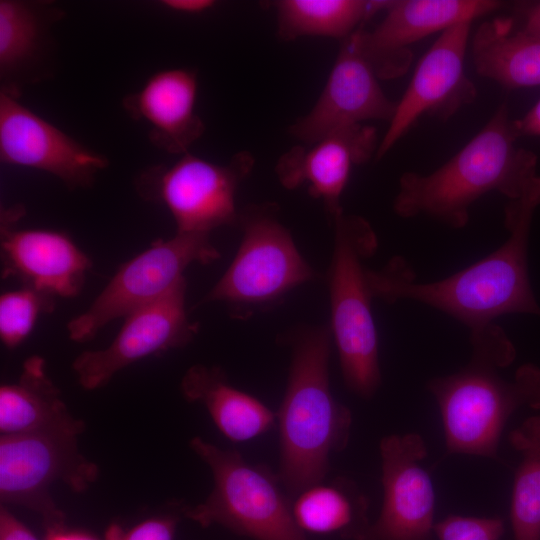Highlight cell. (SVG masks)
Returning a JSON list of instances; mask_svg holds the SVG:
<instances>
[{
    "label": "cell",
    "instance_id": "7c38bea8",
    "mask_svg": "<svg viewBox=\"0 0 540 540\" xmlns=\"http://www.w3.org/2000/svg\"><path fill=\"white\" fill-rule=\"evenodd\" d=\"M471 23H461L440 33L418 62L375 155L382 159L427 114L447 121L472 103L477 90L465 73V55Z\"/></svg>",
    "mask_w": 540,
    "mask_h": 540
},
{
    "label": "cell",
    "instance_id": "836d02e7",
    "mask_svg": "<svg viewBox=\"0 0 540 540\" xmlns=\"http://www.w3.org/2000/svg\"><path fill=\"white\" fill-rule=\"evenodd\" d=\"M45 540H98L95 536L80 530L68 529L65 526L46 530Z\"/></svg>",
    "mask_w": 540,
    "mask_h": 540
},
{
    "label": "cell",
    "instance_id": "277c9868",
    "mask_svg": "<svg viewBox=\"0 0 540 540\" xmlns=\"http://www.w3.org/2000/svg\"><path fill=\"white\" fill-rule=\"evenodd\" d=\"M332 222L329 326L345 385L368 399L381 383L378 335L371 305L374 296L364 265V260L377 248V236L370 223L359 215L342 212Z\"/></svg>",
    "mask_w": 540,
    "mask_h": 540
},
{
    "label": "cell",
    "instance_id": "d6a6232c",
    "mask_svg": "<svg viewBox=\"0 0 540 540\" xmlns=\"http://www.w3.org/2000/svg\"><path fill=\"white\" fill-rule=\"evenodd\" d=\"M161 3L171 11L184 14L203 13L215 5L212 0H164Z\"/></svg>",
    "mask_w": 540,
    "mask_h": 540
},
{
    "label": "cell",
    "instance_id": "2e32d148",
    "mask_svg": "<svg viewBox=\"0 0 540 540\" xmlns=\"http://www.w3.org/2000/svg\"><path fill=\"white\" fill-rule=\"evenodd\" d=\"M22 206L1 212V277L18 280L55 298L80 294L92 263L63 232L46 229H18Z\"/></svg>",
    "mask_w": 540,
    "mask_h": 540
},
{
    "label": "cell",
    "instance_id": "f546056e",
    "mask_svg": "<svg viewBox=\"0 0 540 540\" xmlns=\"http://www.w3.org/2000/svg\"><path fill=\"white\" fill-rule=\"evenodd\" d=\"M179 518L163 515L145 519L125 530L117 523L109 525L105 540H174Z\"/></svg>",
    "mask_w": 540,
    "mask_h": 540
},
{
    "label": "cell",
    "instance_id": "7402d4cb",
    "mask_svg": "<svg viewBox=\"0 0 540 540\" xmlns=\"http://www.w3.org/2000/svg\"><path fill=\"white\" fill-rule=\"evenodd\" d=\"M471 52L476 72L506 89L540 86V37L514 31L511 18L482 22Z\"/></svg>",
    "mask_w": 540,
    "mask_h": 540
},
{
    "label": "cell",
    "instance_id": "8992f818",
    "mask_svg": "<svg viewBox=\"0 0 540 540\" xmlns=\"http://www.w3.org/2000/svg\"><path fill=\"white\" fill-rule=\"evenodd\" d=\"M498 365L471 355L460 371L432 379L449 453L495 458L501 433L520 407L540 409V369L526 364L511 379Z\"/></svg>",
    "mask_w": 540,
    "mask_h": 540
},
{
    "label": "cell",
    "instance_id": "83f0119b",
    "mask_svg": "<svg viewBox=\"0 0 540 540\" xmlns=\"http://www.w3.org/2000/svg\"><path fill=\"white\" fill-rule=\"evenodd\" d=\"M433 531L438 540H500L504 522L500 517L449 515Z\"/></svg>",
    "mask_w": 540,
    "mask_h": 540
},
{
    "label": "cell",
    "instance_id": "9a60e30c",
    "mask_svg": "<svg viewBox=\"0 0 540 540\" xmlns=\"http://www.w3.org/2000/svg\"><path fill=\"white\" fill-rule=\"evenodd\" d=\"M359 29L340 41L337 57L318 100L289 128V133L305 145L342 127L368 120L390 122L394 116L397 102L390 100L382 90L361 48Z\"/></svg>",
    "mask_w": 540,
    "mask_h": 540
},
{
    "label": "cell",
    "instance_id": "8fae6325",
    "mask_svg": "<svg viewBox=\"0 0 540 540\" xmlns=\"http://www.w3.org/2000/svg\"><path fill=\"white\" fill-rule=\"evenodd\" d=\"M186 290L184 278L162 297L128 314L107 347L79 354L72 370L80 386L98 389L139 360L188 345L199 325L188 317Z\"/></svg>",
    "mask_w": 540,
    "mask_h": 540
},
{
    "label": "cell",
    "instance_id": "6da1fadb",
    "mask_svg": "<svg viewBox=\"0 0 540 540\" xmlns=\"http://www.w3.org/2000/svg\"><path fill=\"white\" fill-rule=\"evenodd\" d=\"M540 206V176L524 193L507 202L506 241L485 258L433 282H418L408 263L394 257L382 269H368L374 298L393 303L412 300L440 310L471 329L502 315H540L528 274V242L532 219Z\"/></svg>",
    "mask_w": 540,
    "mask_h": 540
},
{
    "label": "cell",
    "instance_id": "e0dca14e",
    "mask_svg": "<svg viewBox=\"0 0 540 540\" xmlns=\"http://www.w3.org/2000/svg\"><path fill=\"white\" fill-rule=\"evenodd\" d=\"M501 5L496 0L391 1L373 31L360 28L361 48L379 79L401 77L412 63L410 45L452 26L472 23Z\"/></svg>",
    "mask_w": 540,
    "mask_h": 540
},
{
    "label": "cell",
    "instance_id": "4fadbf2b",
    "mask_svg": "<svg viewBox=\"0 0 540 540\" xmlns=\"http://www.w3.org/2000/svg\"><path fill=\"white\" fill-rule=\"evenodd\" d=\"M379 450L382 507L361 540H429L435 492L420 463L427 456L423 438L416 433L388 435L381 439Z\"/></svg>",
    "mask_w": 540,
    "mask_h": 540
},
{
    "label": "cell",
    "instance_id": "44dd1931",
    "mask_svg": "<svg viewBox=\"0 0 540 540\" xmlns=\"http://www.w3.org/2000/svg\"><path fill=\"white\" fill-rule=\"evenodd\" d=\"M182 396L207 410L218 430L232 442L252 440L276 424V413L257 397L234 387L218 366L195 364L180 381Z\"/></svg>",
    "mask_w": 540,
    "mask_h": 540
},
{
    "label": "cell",
    "instance_id": "484cf974",
    "mask_svg": "<svg viewBox=\"0 0 540 540\" xmlns=\"http://www.w3.org/2000/svg\"><path fill=\"white\" fill-rule=\"evenodd\" d=\"M509 441L521 454L510 507L514 540H540V415L526 419Z\"/></svg>",
    "mask_w": 540,
    "mask_h": 540
},
{
    "label": "cell",
    "instance_id": "e575fe53",
    "mask_svg": "<svg viewBox=\"0 0 540 540\" xmlns=\"http://www.w3.org/2000/svg\"><path fill=\"white\" fill-rule=\"evenodd\" d=\"M522 32L540 37V2L530 6L525 12V22Z\"/></svg>",
    "mask_w": 540,
    "mask_h": 540
},
{
    "label": "cell",
    "instance_id": "d6986e66",
    "mask_svg": "<svg viewBox=\"0 0 540 540\" xmlns=\"http://www.w3.org/2000/svg\"><path fill=\"white\" fill-rule=\"evenodd\" d=\"M198 92L196 71L171 68L151 75L136 92L123 99L125 111L150 125V141L172 154H186L204 133L195 112Z\"/></svg>",
    "mask_w": 540,
    "mask_h": 540
},
{
    "label": "cell",
    "instance_id": "603a6c76",
    "mask_svg": "<svg viewBox=\"0 0 540 540\" xmlns=\"http://www.w3.org/2000/svg\"><path fill=\"white\" fill-rule=\"evenodd\" d=\"M368 499L356 484L343 477L314 484L292 498L295 521L304 533L337 534L361 540L371 524Z\"/></svg>",
    "mask_w": 540,
    "mask_h": 540
},
{
    "label": "cell",
    "instance_id": "ffe728a7",
    "mask_svg": "<svg viewBox=\"0 0 540 540\" xmlns=\"http://www.w3.org/2000/svg\"><path fill=\"white\" fill-rule=\"evenodd\" d=\"M67 430L83 433L85 422L74 417L47 374L46 361L28 357L16 382L0 387V433L20 435Z\"/></svg>",
    "mask_w": 540,
    "mask_h": 540
},
{
    "label": "cell",
    "instance_id": "d4e9b609",
    "mask_svg": "<svg viewBox=\"0 0 540 540\" xmlns=\"http://www.w3.org/2000/svg\"><path fill=\"white\" fill-rule=\"evenodd\" d=\"M44 13L35 4L0 1L1 91L19 96L21 81H36L34 71L46 42Z\"/></svg>",
    "mask_w": 540,
    "mask_h": 540
},
{
    "label": "cell",
    "instance_id": "cb8c5ba5",
    "mask_svg": "<svg viewBox=\"0 0 540 540\" xmlns=\"http://www.w3.org/2000/svg\"><path fill=\"white\" fill-rule=\"evenodd\" d=\"M391 1L281 0L274 2L277 35L284 41L305 36L339 41L361 28L362 23L386 10Z\"/></svg>",
    "mask_w": 540,
    "mask_h": 540
},
{
    "label": "cell",
    "instance_id": "f1b7e54d",
    "mask_svg": "<svg viewBox=\"0 0 540 540\" xmlns=\"http://www.w3.org/2000/svg\"><path fill=\"white\" fill-rule=\"evenodd\" d=\"M472 356L495 363L500 368L513 363L516 350L505 331L495 323L470 330Z\"/></svg>",
    "mask_w": 540,
    "mask_h": 540
},
{
    "label": "cell",
    "instance_id": "4316f807",
    "mask_svg": "<svg viewBox=\"0 0 540 540\" xmlns=\"http://www.w3.org/2000/svg\"><path fill=\"white\" fill-rule=\"evenodd\" d=\"M56 298L28 287L0 297V339L8 349L18 347L33 330L41 314L51 313Z\"/></svg>",
    "mask_w": 540,
    "mask_h": 540
},
{
    "label": "cell",
    "instance_id": "52a82bcc",
    "mask_svg": "<svg viewBox=\"0 0 540 540\" xmlns=\"http://www.w3.org/2000/svg\"><path fill=\"white\" fill-rule=\"evenodd\" d=\"M275 211L261 205L239 214L242 239L237 253L199 305L222 302L239 313L274 303L315 277Z\"/></svg>",
    "mask_w": 540,
    "mask_h": 540
},
{
    "label": "cell",
    "instance_id": "5bb4252c",
    "mask_svg": "<svg viewBox=\"0 0 540 540\" xmlns=\"http://www.w3.org/2000/svg\"><path fill=\"white\" fill-rule=\"evenodd\" d=\"M18 98L0 92L1 162L49 173L70 189L91 187L108 159L34 113Z\"/></svg>",
    "mask_w": 540,
    "mask_h": 540
},
{
    "label": "cell",
    "instance_id": "9c48e42d",
    "mask_svg": "<svg viewBox=\"0 0 540 540\" xmlns=\"http://www.w3.org/2000/svg\"><path fill=\"white\" fill-rule=\"evenodd\" d=\"M220 253L207 233H180L158 239L123 263L91 305L67 323L69 338L87 342L108 323L126 317L165 295L192 264H209Z\"/></svg>",
    "mask_w": 540,
    "mask_h": 540
},
{
    "label": "cell",
    "instance_id": "7a4b0ae2",
    "mask_svg": "<svg viewBox=\"0 0 540 540\" xmlns=\"http://www.w3.org/2000/svg\"><path fill=\"white\" fill-rule=\"evenodd\" d=\"M329 325L298 329L289 339L291 361L276 425L278 478L294 498L325 480L330 456L346 448L352 414L333 395L329 380Z\"/></svg>",
    "mask_w": 540,
    "mask_h": 540
},
{
    "label": "cell",
    "instance_id": "ba28073f",
    "mask_svg": "<svg viewBox=\"0 0 540 540\" xmlns=\"http://www.w3.org/2000/svg\"><path fill=\"white\" fill-rule=\"evenodd\" d=\"M80 433L67 430L0 436L1 504L37 513L46 530L65 526V515L50 488L57 482L86 491L98 478V466L78 446Z\"/></svg>",
    "mask_w": 540,
    "mask_h": 540
},
{
    "label": "cell",
    "instance_id": "ac0fdd59",
    "mask_svg": "<svg viewBox=\"0 0 540 540\" xmlns=\"http://www.w3.org/2000/svg\"><path fill=\"white\" fill-rule=\"evenodd\" d=\"M379 146L373 126L355 124L339 128L312 144L286 151L276 163V175L287 189L308 186L333 221L343 212L341 197L351 170L375 157Z\"/></svg>",
    "mask_w": 540,
    "mask_h": 540
},
{
    "label": "cell",
    "instance_id": "5b68a950",
    "mask_svg": "<svg viewBox=\"0 0 540 540\" xmlns=\"http://www.w3.org/2000/svg\"><path fill=\"white\" fill-rule=\"evenodd\" d=\"M189 447L209 467L213 488L203 502L181 508L186 518L253 540H309L295 521L292 497L277 473L200 436L193 437Z\"/></svg>",
    "mask_w": 540,
    "mask_h": 540
},
{
    "label": "cell",
    "instance_id": "4dcf8cb0",
    "mask_svg": "<svg viewBox=\"0 0 540 540\" xmlns=\"http://www.w3.org/2000/svg\"><path fill=\"white\" fill-rule=\"evenodd\" d=\"M0 540H38L8 508L0 507Z\"/></svg>",
    "mask_w": 540,
    "mask_h": 540
},
{
    "label": "cell",
    "instance_id": "30bf717a",
    "mask_svg": "<svg viewBox=\"0 0 540 540\" xmlns=\"http://www.w3.org/2000/svg\"><path fill=\"white\" fill-rule=\"evenodd\" d=\"M254 165L247 151L220 165L189 152L173 164L153 166L135 181L139 195L163 204L180 233H207L238 222L235 196Z\"/></svg>",
    "mask_w": 540,
    "mask_h": 540
},
{
    "label": "cell",
    "instance_id": "3957f363",
    "mask_svg": "<svg viewBox=\"0 0 540 540\" xmlns=\"http://www.w3.org/2000/svg\"><path fill=\"white\" fill-rule=\"evenodd\" d=\"M518 135L501 104L484 127L454 156L429 174L405 172L393 201L402 218L427 216L451 228H464L470 207L498 192L520 197L538 176L537 156L517 145Z\"/></svg>",
    "mask_w": 540,
    "mask_h": 540
},
{
    "label": "cell",
    "instance_id": "1f68e13d",
    "mask_svg": "<svg viewBox=\"0 0 540 540\" xmlns=\"http://www.w3.org/2000/svg\"><path fill=\"white\" fill-rule=\"evenodd\" d=\"M513 127L518 137L540 136V99L522 118L513 120Z\"/></svg>",
    "mask_w": 540,
    "mask_h": 540
}]
</instances>
